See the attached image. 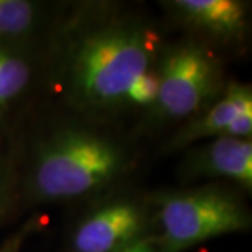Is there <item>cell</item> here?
<instances>
[{
	"mask_svg": "<svg viewBox=\"0 0 252 252\" xmlns=\"http://www.w3.org/2000/svg\"><path fill=\"white\" fill-rule=\"evenodd\" d=\"M39 21V7L27 0H0V44L34 31Z\"/></svg>",
	"mask_w": 252,
	"mask_h": 252,
	"instance_id": "9",
	"label": "cell"
},
{
	"mask_svg": "<svg viewBox=\"0 0 252 252\" xmlns=\"http://www.w3.org/2000/svg\"><path fill=\"white\" fill-rule=\"evenodd\" d=\"M158 217L161 252H182L219 235L243 231L250 224L245 207L216 189L167 195Z\"/></svg>",
	"mask_w": 252,
	"mask_h": 252,
	"instance_id": "3",
	"label": "cell"
},
{
	"mask_svg": "<svg viewBox=\"0 0 252 252\" xmlns=\"http://www.w3.org/2000/svg\"><path fill=\"white\" fill-rule=\"evenodd\" d=\"M171 6L189 24L216 35H235L245 24V6L237 0H175Z\"/></svg>",
	"mask_w": 252,
	"mask_h": 252,
	"instance_id": "8",
	"label": "cell"
},
{
	"mask_svg": "<svg viewBox=\"0 0 252 252\" xmlns=\"http://www.w3.org/2000/svg\"><path fill=\"white\" fill-rule=\"evenodd\" d=\"M252 108V93L250 86L231 84L225 94L213 104V107L205 111L198 119L184 126L171 139L172 149H181L188 144L209 139L219 137L240 112Z\"/></svg>",
	"mask_w": 252,
	"mask_h": 252,
	"instance_id": "7",
	"label": "cell"
},
{
	"mask_svg": "<svg viewBox=\"0 0 252 252\" xmlns=\"http://www.w3.org/2000/svg\"><path fill=\"white\" fill-rule=\"evenodd\" d=\"M157 95H158V73L153 69H147L132 84V87L126 93L124 101L137 107L154 105Z\"/></svg>",
	"mask_w": 252,
	"mask_h": 252,
	"instance_id": "11",
	"label": "cell"
},
{
	"mask_svg": "<svg viewBox=\"0 0 252 252\" xmlns=\"http://www.w3.org/2000/svg\"><path fill=\"white\" fill-rule=\"evenodd\" d=\"M152 38L135 26L93 32L73 54L70 80L76 95L93 105L121 102L152 59Z\"/></svg>",
	"mask_w": 252,
	"mask_h": 252,
	"instance_id": "1",
	"label": "cell"
},
{
	"mask_svg": "<svg viewBox=\"0 0 252 252\" xmlns=\"http://www.w3.org/2000/svg\"><path fill=\"white\" fill-rule=\"evenodd\" d=\"M252 133V108L240 112L237 117L225 126L220 136L228 137H251Z\"/></svg>",
	"mask_w": 252,
	"mask_h": 252,
	"instance_id": "12",
	"label": "cell"
},
{
	"mask_svg": "<svg viewBox=\"0 0 252 252\" xmlns=\"http://www.w3.org/2000/svg\"><path fill=\"white\" fill-rule=\"evenodd\" d=\"M188 171L192 175L227 178L251 189V137L219 136L189 157Z\"/></svg>",
	"mask_w": 252,
	"mask_h": 252,
	"instance_id": "6",
	"label": "cell"
},
{
	"mask_svg": "<svg viewBox=\"0 0 252 252\" xmlns=\"http://www.w3.org/2000/svg\"><path fill=\"white\" fill-rule=\"evenodd\" d=\"M157 73L158 95L154 105L167 118L188 117L200 111L219 84L216 61L193 44L168 51Z\"/></svg>",
	"mask_w": 252,
	"mask_h": 252,
	"instance_id": "4",
	"label": "cell"
},
{
	"mask_svg": "<svg viewBox=\"0 0 252 252\" xmlns=\"http://www.w3.org/2000/svg\"><path fill=\"white\" fill-rule=\"evenodd\" d=\"M124 156L117 144L87 130H64L39 150L32 187L45 200L80 198L117 177Z\"/></svg>",
	"mask_w": 252,
	"mask_h": 252,
	"instance_id": "2",
	"label": "cell"
},
{
	"mask_svg": "<svg viewBox=\"0 0 252 252\" xmlns=\"http://www.w3.org/2000/svg\"><path fill=\"white\" fill-rule=\"evenodd\" d=\"M0 252H13V250H11V247H3V248H0Z\"/></svg>",
	"mask_w": 252,
	"mask_h": 252,
	"instance_id": "14",
	"label": "cell"
},
{
	"mask_svg": "<svg viewBox=\"0 0 252 252\" xmlns=\"http://www.w3.org/2000/svg\"><path fill=\"white\" fill-rule=\"evenodd\" d=\"M0 187H1V172H0Z\"/></svg>",
	"mask_w": 252,
	"mask_h": 252,
	"instance_id": "15",
	"label": "cell"
},
{
	"mask_svg": "<svg viewBox=\"0 0 252 252\" xmlns=\"http://www.w3.org/2000/svg\"><path fill=\"white\" fill-rule=\"evenodd\" d=\"M30 74L27 61L0 44V109L6 108L23 93Z\"/></svg>",
	"mask_w": 252,
	"mask_h": 252,
	"instance_id": "10",
	"label": "cell"
},
{
	"mask_svg": "<svg viewBox=\"0 0 252 252\" xmlns=\"http://www.w3.org/2000/svg\"><path fill=\"white\" fill-rule=\"evenodd\" d=\"M142 209L130 202H115L101 207L76 230V252H119L135 244L143 231Z\"/></svg>",
	"mask_w": 252,
	"mask_h": 252,
	"instance_id": "5",
	"label": "cell"
},
{
	"mask_svg": "<svg viewBox=\"0 0 252 252\" xmlns=\"http://www.w3.org/2000/svg\"><path fill=\"white\" fill-rule=\"evenodd\" d=\"M119 252H154L153 247L146 241H139V243L132 244L130 247H127L125 250Z\"/></svg>",
	"mask_w": 252,
	"mask_h": 252,
	"instance_id": "13",
	"label": "cell"
}]
</instances>
